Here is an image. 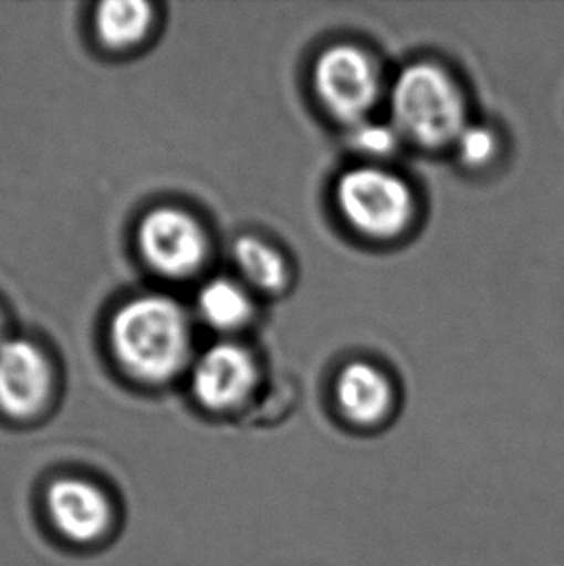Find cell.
<instances>
[{
    "label": "cell",
    "instance_id": "cell-12",
    "mask_svg": "<svg viewBox=\"0 0 564 566\" xmlns=\"http://www.w3.org/2000/svg\"><path fill=\"white\" fill-rule=\"evenodd\" d=\"M238 271L258 291L276 292L289 281V269L281 253L260 238H238L232 248Z\"/></svg>",
    "mask_w": 564,
    "mask_h": 566
},
{
    "label": "cell",
    "instance_id": "cell-6",
    "mask_svg": "<svg viewBox=\"0 0 564 566\" xmlns=\"http://www.w3.org/2000/svg\"><path fill=\"white\" fill-rule=\"evenodd\" d=\"M53 392V366L35 343L8 338L0 346V410L15 418H31Z\"/></svg>",
    "mask_w": 564,
    "mask_h": 566
},
{
    "label": "cell",
    "instance_id": "cell-9",
    "mask_svg": "<svg viewBox=\"0 0 564 566\" xmlns=\"http://www.w3.org/2000/svg\"><path fill=\"white\" fill-rule=\"evenodd\" d=\"M336 400L346 418L356 423H377L393 406V389L379 369L354 361L336 379Z\"/></svg>",
    "mask_w": 564,
    "mask_h": 566
},
{
    "label": "cell",
    "instance_id": "cell-4",
    "mask_svg": "<svg viewBox=\"0 0 564 566\" xmlns=\"http://www.w3.org/2000/svg\"><path fill=\"white\" fill-rule=\"evenodd\" d=\"M136 242L145 263L159 275L184 281L201 271L209 255L203 224L180 207H155L142 217Z\"/></svg>",
    "mask_w": 564,
    "mask_h": 566
},
{
    "label": "cell",
    "instance_id": "cell-13",
    "mask_svg": "<svg viewBox=\"0 0 564 566\" xmlns=\"http://www.w3.org/2000/svg\"><path fill=\"white\" fill-rule=\"evenodd\" d=\"M398 134L397 126L362 120L352 126L351 144L359 154L387 157L397 151Z\"/></svg>",
    "mask_w": 564,
    "mask_h": 566
},
{
    "label": "cell",
    "instance_id": "cell-11",
    "mask_svg": "<svg viewBox=\"0 0 564 566\" xmlns=\"http://www.w3.org/2000/svg\"><path fill=\"white\" fill-rule=\"evenodd\" d=\"M198 312L213 329H240L252 317V298L237 281L217 276L199 291Z\"/></svg>",
    "mask_w": 564,
    "mask_h": 566
},
{
    "label": "cell",
    "instance_id": "cell-3",
    "mask_svg": "<svg viewBox=\"0 0 564 566\" xmlns=\"http://www.w3.org/2000/svg\"><path fill=\"white\" fill-rule=\"evenodd\" d=\"M335 196L344 219L366 237H397L412 221V191L389 170L377 167L348 170L338 178Z\"/></svg>",
    "mask_w": 564,
    "mask_h": 566
},
{
    "label": "cell",
    "instance_id": "cell-2",
    "mask_svg": "<svg viewBox=\"0 0 564 566\" xmlns=\"http://www.w3.org/2000/svg\"><path fill=\"white\" fill-rule=\"evenodd\" d=\"M390 105L397 130L420 146L455 144L468 126L460 87L434 62H416L403 70L393 87Z\"/></svg>",
    "mask_w": 564,
    "mask_h": 566
},
{
    "label": "cell",
    "instance_id": "cell-10",
    "mask_svg": "<svg viewBox=\"0 0 564 566\" xmlns=\"http://www.w3.org/2000/svg\"><path fill=\"white\" fill-rule=\"evenodd\" d=\"M153 7L144 0H107L95 10V31L113 51L139 45L153 25Z\"/></svg>",
    "mask_w": 564,
    "mask_h": 566
},
{
    "label": "cell",
    "instance_id": "cell-8",
    "mask_svg": "<svg viewBox=\"0 0 564 566\" xmlns=\"http://www.w3.org/2000/svg\"><path fill=\"white\" fill-rule=\"evenodd\" d=\"M46 506L56 530L77 544L103 536L111 522L107 497L84 480H61L51 485Z\"/></svg>",
    "mask_w": 564,
    "mask_h": 566
},
{
    "label": "cell",
    "instance_id": "cell-14",
    "mask_svg": "<svg viewBox=\"0 0 564 566\" xmlns=\"http://www.w3.org/2000/svg\"><path fill=\"white\" fill-rule=\"evenodd\" d=\"M458 155L460 159L470 165V167H480L495 155L497 139L493 132L488 130L485 126L478 124H468L464 130L460 132L457 142Z\"/></svg>",
    "mask_w": 564,
    "mask_h": 566
},
{
    "label": "cell",
    "instance_id": "cell-15",
    "mask_svg": "<svg viewBox=\"0 0 564 566\" xmlns=\"http://www.w3.org/2000/svg\"><path fill=\"white\" fill-rule=\"evenodd\" d=\"M4 329H7V325H4V319H2V314H0V346L4 345L8 340Z\"/></svg>",
    "mask_w": 564,
    "mask_h": 566
},
{
    "label": "cell",
    "instance_id": "cell-1",
    "mask_svg": "<svg viewBox=\"0 0 564 566\" xmlns=\"http://www.w3.org/2000/svg\"><path fill=\"white\" fill-rule=\"evenodd\" d=\"M108 340L118 366L149 385L175 379L191 354V325L176 300L144 294L118 307Z\"/></svg>",
    "mask_w": 564,
    "mask_h": 566
},
{
    "label": "cell",
    "instance_id": "cell-5",
    "mask_svg": "<svg viewBox=\"0 0 564 566\" xmlns=\"http://www.w3.org/2000/svg\"><path fill=\"white\" fill-rule=\"evenodd\" d=\"M313 85L323 107L348 123H362L382 92V74L374 59L356 45H333L320 54Z\"/></svg>",
    "mask_w": 564,
    "mask_h": 566
},
{
    "label": "cell",
    "instance_id": "cell-7",
    "mask_svg": "<svg viewBox=\"0 0 564 566\" xmlns=\"http://www.w3.org/2000/svg\"><path fill=\"white\" fill-rule=\"evenodd\" d=\"M258 366L244 346L219 343L199 356L191 368V390L213 412H229L250 398Z\"/></svg>",
    "mask_w": 564,
    "mask_h": 566
}]
</instances>
